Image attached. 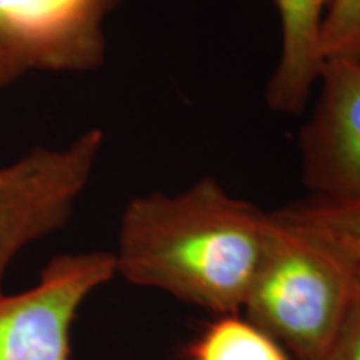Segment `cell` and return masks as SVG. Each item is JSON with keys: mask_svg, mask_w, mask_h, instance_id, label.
<instances>
[{"mask_svg": "<svg viewBox=\"0 0 360 360\" xmlns=\"http://www.w3.org/2000/svg\"><path fill=\"white\" fill-rule=\"evenodd\" d=\"M270 219L242 310L294 360H323L347 310L355 270L272 212Z\"/></svg>", "mask_w": 360, "mask_h": 360, "instance_id": "2", "label": "cell"}, {"mask_svg": "<svg viewBox=\"0 0 360 360\" xmlns=\"http://www.w3.org/2000/svg\"><path fill=\"white\" fill-rule=\"evenodd\" d=\"M323 360H360V270H355L347 310Z\"/></svg>", "mask_w": 360, "mask_h": 360, "instance_id": "11", "label": "cell"}, {"mask_svg": "<svg viewBox=\"0 0 360 360\" xmlns=\"http://www.w3.org/2000/svg\"><path fill=\"white\" fill-rule=\"evenodd\" d=\"M299 135L309 200L360 205V60L326 58Z\"/></svg>", "mask_w": 360, "mask_h": 360, "instance_id": "5", "label": "cell"}, {"mask_svg": "<svg viewBox=\"0 0 360 360\" xmlns=\"http://www.w3.org/2000/svg\"><path fill=\"white\" fill-rule=\"evenodd\" d=\"M281 27L277 64L265 87V103L287 117L309 109L322 67L321 30L330 0H270Z\"/></svg>", "mask_w": 360, "mask_h": 360, "instance_id": "7", "label": "cell"}, {"mask_svg": "<svg viewBox=\"0 0 360 360\" xmlns=\"http://www.w3.org/2000/svg\"><path fill=\"white\" fill-rule=\"evenodd\" d=\"M270 212L200 177L184 191L135 195L112 252L117 276L215 315L242 310L269 240Z\"/></svg>", "mask_w": 360, "mask_h": 360, "instance_id": "1", "label": "cell"}, {"mask_svg": "<svg viewBox=\"0 0 360 360\" xmlns=\"http://www.w3.org/2000/svg\"><path fill=\"white\" fill-rule=\"evenodd\" d=\"M115 276L112 252L62 254L45 265L34 287L0 294V360H70L77 312Z\"/></svg>", "mask_w": 360, "mask_h": 360, "instance_id": "4", "label": "cell"}, {"mask_svg": "<svg viewBox=\"0 0 360 360\" xmlns=\"http://www.w3.org/2000/svg\"><path fill=\"white\" fill-rule=\"evenodd\" d=\"M122 0H0V51L22 70L87 74L105 64Z\"/></svg>", "mask_w": 360, "mask_h": 360, "instance_id": "6", "label": "cell"}, {"mask_svg": "<svg viewBox=\"0 0 360 360\" xmlns=\"http://www.w3.org/2000/svg\"><path fill=\"white\" fill-rule=\"evenodd\" d=\"M272 214L360 270V205H330L307 199Z\"/></svg>", "mask_w": 360, "mask_h": 360, "instance_id": "8", "label": "cell"}, {"mask_svg": "<svg viewBox=\"0 0 360 360\" xmlns=\"http://www.w3.org/2000/svg\"><path fill=\"white\" fill-rule=\"evenodd\" d=\"M326 58L360 60V0H330L321 30Z\"/></svg>", "mask_w": 360, "mask_h": 360, "instance_id": "10", "label": "cell"}, {"mask_svg": "<svg viewBox=\"0 0 360 360\" xmlns=\"http://www.w3.org/2000/svg\"><path fill=\"white\" fill-rule=\"evenodd\" d=\"M22 74H24V70L6 52L0 51V90L6 89L12 82H15Z\"/></svg>", "mask_w": 360, "mask_h": 360, "instance_id": "12", "label": "cell"}, {"mask_svg": "<svg viewBox=\"0 0 360 360\" xmlns=\"http://www.w3.org/2000/svg\"><path fill=\"white\" fill-rule=\"evenodd\" d=\"M105 134L89 129L62 147H34L0 167V294L22 250L60 231L101 160Z\"/></svg>", "mask_w": 360, "mask_h": 360, "instance_id": "3", "label": "cell"}, {"mask_svg": "<svg viewBox=\"0 0 360 360\" xmlns=\"http://www.w3.org/2000/svg\"><path fill=\"white\" fill-rule=\"evenodd\" d=\"M188 360H294L278 342L240 314L217 315L187 345Z\"/></svg>", "mask_w": 360, "mask_h": 360, "instance_id": "9", "label": "cell"}]
</instances>
